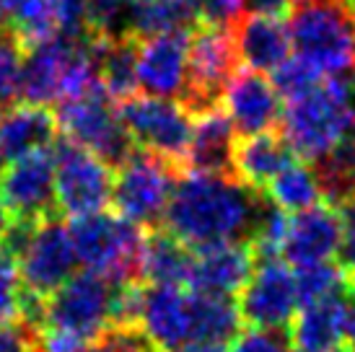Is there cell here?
<instances>
[{
	"mask_svg": "<svg viewBox=\"0 0 355 352\" xmlns=\"http://www.w3.org/2000/svg\"><path fill=\"white\" fill-rule=\"evenodd\" d=\"M265 192L249 189L236 176H179L168 200L164 228L192 252L218 244H247Z\"/></svg>",
	"mask_w": 355,
	"mask_h": 352,
	"instance_id": "cell-1",
	"label": "cell"
},
{
	"mask_svg": "<svg viewBox=\"0 0 355 352\" xmlns=\"http://www.w3.org/2000/svg\"><path fill=\"white\" fill-rule=\"evenodd\" d=\"M280 135L311 164L355 137V88L345 78H322L280 114Z\"/></svg>",
	"mask_w": 355,
	"mask_h": 352,
	"instance_id": "cell-2",
	"label": "cell"
},
{
	"mask_svg": "<svg viewBox=\"0 0 355 352\" xmlns=\"http://www.w3.org/2000/svg\"><path fill=\"white\" fill-rule=\"evenodd\" d=\"M99 88L91 34L80 39L55 37L24 47L19 96L26 104L37 107H50L55 101L65 104L73 98L89 96Z\"/></svg>",
	"mask_w": 355,
	"mask_h": 352,
	"instance_id": "cell-3",
	"label": "cell"
},
{
	"mask_svg": "<svg viewBox=\"0 0 355 352\" xmlns=\"http://www.w3.org/2000/svg\"><path fill=\"white\" fill-rule=\"evenodd\" d=\"M296 58L329 78L355 70V10L347 0H298L291 8Z\"/></svg>",
	"mask_w": 355,
	"mask_h": 352,
	"instance_id": "cell-4",
	"label": "cell"
},
{
	"mask_svg": "<svg viewBox=\"0 0 355 352\" xmlns=\"http://www.w3.org/2000/svg\"><path fill=\"white\" fill-rule=\"evenodd\" d=\"M68 231L78 264L86 267V272L101 274L117 285L140 283L138 262L146 238L140 225L119 215L94 213L73 218Z\"/></svg>",
	"mask_w": 355,
	"mask_h": 352,
	"instance_id": "cell-5",
	"label": "cell"
},
{
	"mask_svg": "<svg viewBox=\"0 0 355 352\" xmlns=\"http://www.w3.org/2000/svg\"><path fill=\"white\" fill-rule=\"evenodd\" d=\"M122 285L94 272L73 274L42 303L40 332H62L91 344L117 322V298Z\"/></svg>",
	"mask_w": 355,
	"mask_h": 352,
	"instance_id": "cell-6",
	"label": "cell"
},
{
	"mask_svg": "<svg viewBox=\"0 0 355 352\" xmlns=\"http://www.w3.org/2000/svg\"><path fill=\"white\" fill-rule=\"evenodd\" d=\"M182 168L150 150L135 153L119 166L112 186V205L119 218L140 228H158L164 223L168 200L174 195Z\"/></svg>",
	"mask_w": 355,
	"mask_h": 352,
	"instance_id": "cell-7",
	"label": "cell"
},
{
	"mask_svg": "<svg viewBox=\"0 0 355 352\" xmlns=\"http://www.w3.org/2000/svg\"><path fill=\"white\" fill-rule=\"evenodd\" d=\"M55 122L62 130L65 140H70L73 146L86 148L89 153L101 158L112 168L122 166L135 153V143L122 125L114 101L104 94V88L94 91L89 96L60 104Z\"/></svg>",
	"mask_w": 355,
	"mask_h": 352,
	"instance_id": "cell-8",
	"label": "cell"
},
{
	"mask_svg": "<svg viewBox=\"0 0 355 352\" xmlns=\"http://www.w3.org/2000/svg\"><path fill=\"white\" fill-rule=\"evenodd\" d=\"M239 55L228 26L200 24L189 37L187 88L179 104L192 117L218 109L228 80L236 76Z\"/></svg>",
	"mask_w": 355,
	"mask_h": 352,
	"instance_id": "cell-9",
	"label": "cell"
},
{
	"mask_svg": "<svg viewBox=\"0 0 355 352\" xmlns=\"http://www.w3.org/2000/svg\"><path fill=\"white\" fill-rule=\"evenodd\" d=\"M16 259L21 290L34 298H50L58 288L76 274V249L65 223L58 215H50L29 228Z\"/></svg>",
	"mask_w": 355,
	"mask_h": 352,
	"instance_id": "cell-10",
	"label": "cell"
},
{
	"mask_svg": "<svg viewBox=\"0 0 355 352\" xmlns=\"http://www.w3.org/2000/svg\"><path fill=\"white\" fill-rule=\"evenodd\" d=\"M132 143L143 150L166 158L179 168L184 166L192 140V114L174 98L130 96L117 107Z\"/></svg>",
	"mask_w": 355,
	"mask_h": 352,
	"instance_id": "cell-11",
	"label": "cell"
},
{
	"mask_svg": "<svg viewBox=\"0 0 355 352\" xmlns=\"http://www.w3.org/2000/svg\"><path fill=\"white\" fill-rule=\"evenodd\" d=\"M55 153V205L70 218L104 213L112 202L114 171L86 148L60 140Z\"/></svg>",
	"mask_w": 355,
	"mask_h": 352,
	"instance_id": "cell-12",
	"label": "cell"
},
{
	"mask_svg": "<svg viewBox=\"0 0 355 352\" xmlns=\"http://www.w3.org/2000/svg\"><path fill=\"white\" fill-rule=\"evenodd\" d=\"M0 202L13 220L37 223L58 215L55 205V153L34 150L10 161L0 174Z\"/></svg>",
	"mask_w": 355,
	"mask_h": 352,
	"instance_id": "cell-13",
	"label": "cell"
},
{
	"mask_svg": "<svg viewBox=\"0 0 355 352\" xmlns=\"http://www.w3.org/2000/svg\"><path fill=\"white\" fill-rule=\"evenodd\" d=\"M298 306L296 274L277 259L259 262L239 295L241 322L257 329H288Z\"/></svg>",
	"mask_w": 355,
	"mask_h": 352,
	"instance_id": "cell-14",
	"label": "cell"
},
{
	"mask_svg": "<svg viewBox=\"0 0 355 352\" xmlns=\"http://www.w3.org/2000/svg\"><path fill=\"white\" fill-rule=\"evenodd\" d=\"M138 86L148 96L182 98L187 88L189 34H156L138 39Z\"/></svg>",
	"mask_w": 355,
	"mask_h": 352,
	"instance_id": "cell-15",
	"label": "cell"
},
{
	"mask_svg": "<svg viewBox=\"0 0 355 352\" xmlns=\"http://www.w3.org/2000/svg\"><path fill=\"white\" fill-rule=\"evenodd\" d=\"M220 101L226 107L223 112L228 114L234 130L244 137L280 127V114H283L280 94L275 91L272 80H267L257 70H236Z\"/></svg>",
	"mask_w": 355,
	"mask_h": 352,
	"instance_id": "cell-16",
	"label": "cell"
},
{
	"mask_svg": "<svg viewBox=\"0 0 355 352\" xmlns=\"http://www.w3.org/2000/svg\"><path fill=\"white\" fill-rule=\"evenodd\" d=\"M138 324L161 352H179L192 342L189 290L177 285L143 288Z\"/></svg>",
	"mask_w": 355,
	"mask_h": 352,
	"instance_id": "cell-17",
	"label": "cell"
},
{
	"mask_svg": "<svg viewBox=\"0 0 355 352\" xmlns=\"http://www.w3.org/2000/svg\"><path fill=\"white\" fill-rule=\"evenodd\" d=\"M340 249V213L332 205H316L288 220L280 254L293 267L329 262Z\"/></svg>",
	"mask_w": 355,
	"mask_h": 352,
	"instance_id": "cell-18",
	"label": "cell"
},
{
	"mask_svg": "<svg viewBox=\"0 0 355 352\" xmlns=\"http://www.w3.org/2000/svg\"><path fill=\"white\" fill-rule=\"evenodd\" d=\"M254 252L247 244H218L195 252L192 290L234 298L254 272Z\"/></svg>",
	"mask_w": 355,
	"mask_h": 352,
	"instance_id": "cell-19",
	"label": "cell"
},
{
	"mask_svg": "<svg viewBox=\"0 0 355 352\" xmlns=\"http://www.w3.org/2000/svg\"><path fill=\"white\" fill-rule=\"evenodd\" d=\"M231 37L236 44L239 60L249 65V70L275 73L291 58V31L280 19L267 16H247L241 13L231 26Z\"/></svg>",
	"mask_w": 355,
	"mask_h": 352,
	"instance_id": "cell-20",
	"label": "cell"
},
{
	"mask_svg": "<svg viewBox=\"0 0 355 352\" xmlns=\"http://www.w3.org/2000/svg\"><path fill=\"white\" fill-rule=\"evenodd\" d=\"M192 122V140H189L184 166L195 174H220L234 176V148H236V130L223 109H210Z\"/></svg>",
	"mask_w": 355,
	"mask_h": 352,
	"instance_id": "cell-21",
	"label": "cell"
},
{
	"mask_svg": "<svg viewBox=\"0 0 355 352\" xmlns=\"http://www.w3.org/2000/svg\"><path fill=\"white\" fill-rule=\"evenodd\" d=\"M347 295H332L316 303H306L291 322V344L298 352H340L345 347Z\"/></svg>",
	"mask_w": 355,
	"mask_h": 352,
	"instance_id": "cell-22",
	"label": "cell"
},
{
	"mask_svg": "<svg viewBox=\"0 0 355 352\" xmlns=\"http://www.w3.org/2000/svg\"><path fill=\"white\" fill-rule=\"evenodd\" d=\"M296 164L293 148L280 132H259L239 140L234 148V176L249 189L262 192L277 174Z\"/></svg>",
	"mask_w": 355,
	"mask_h": 352,
	"instance_id": "cell-23",
	"label": "cell"
},
{
	"mask_svg": "<svg viewBox=\"0 0 355 352\" xmlns=\"http://www.w3.org/2000/svg\"><path fill=\"white\" fill-rule=\"evenodd\" d=\"M195 252L171 236L166 228H150L143 238L138 262L140 283L148 285H189Z\"/></svg>",
	"mask_w": 355,
	"mask_h": 352,
	"instance_id": "cell-24",
	"label": "cell"
},
{
	"mask_svg": "<svg viewBox=\"0 0 355 352\" xmlns=\"http://www.w3.org/2000/svg\"><path fill=\"white\" fill-rule=\"evenodd\" d=\"M58 135V122L47 107L37 104H21L10 107L0 117V148L6 161H16L44 150Z\"/></svg>",
	"mask_w": 355,
	"mask_h": 352,
	"instance_id": "cell-25",
	"label": "cell"
},
{
	"mask_svg": "<svg viewBox=\"0 0 355 352\" xmlns=\"http://www.w3.org/2000/svg\"><path fill=\"white\" fill-rule=\"evenodd\" d=\"M94 37V34H91ZM94 60H96V78L112 101H125L135 96L138 88V39H101L94 37Z\"/></svg>",
	"mask_w": 355,
	"mask_h": 352,
	"instance_id": "cell-26",
	"label": "cell"
},
{
	"mask_svg": "<svg viewBox=\"0 0 355 352\" xmlns=\"http://www.w3.org/2000/svg\"><path fill=\"white\" fill-rule=\"evenodd\" d=\"M202 24L198 0H132V37L189 34Z\"/></svg>",
	"mask_w": 355,
	"mask_h": 352,
	"instance_id": "cell-27",
	"label": "cell"
},
{
	"mask_svg": "<svg viewBox=\"0 0 355 352\" xmlns=\"http://www.w3.org/2000/svg\"><path fill=\"white\" fill-rule=\"evenodd\" d=\"M189 319H192V342L228 344L241 332L239 306L226 295L189 290Z\"/></svg>",
	"mask_w": 355,
	"mask_h": 352,
	"instance_id": "cell-28",
	"label": "cell"
},
{
	"mask_svg": "<svg viewBox=\"0 0 355 352\" xmlns=\"http://www.w3.org/2000/svg\"><path fill=\"white\" fill-rule=\"evenodd\" d=\"M267 197L286 213H304L324 200L314 166L306 164H293L283 174H277L267 184Z\"/></svg>",
	"mask_w": 355,
	"mask_h": 352,
	"instance_id": "cell-29",
	"label": "cell"
},
{
	"mask_svg": "<svg viewBox=\"0 0 355 352\" xmlns=\"http://www.w3.org/2000/svg\"><path fill=\"white\" fill-rule=\"evenodd\" d=\"M296 290H298V303H316L332 295H347L353 293L350 288V272L340 262H322V264H309V267H298L296 270Z\"/></svg>",
	"mask_w": 355,
	"mask_h": 352,
	"instance_id": "cell-30",
	"label": "cell"
},
{
	"mask_svg": "<svg viewBox=\"0 0 355 352\" xmlns=\"http://www.w3.org/2000/svg\"><path fill=\"white\" fill-rule=\"evenodd\" d=\"M89 34L101 39L132 37V0H89Z\"/></svg>",
	"mask_w": 355,
	"mask_h": 352,
	"instance_id": "cell-31",
	"label": "cell"
},
{
	"mask_svg": "<svg viewBox=\"0 0 355 352\" xmlns=\"http://www.w3.org/2000/svg\"><path fill=\"white\" fill-rule=\"evenodd\" d=\"M24 44L10 29H0V117L19 98Z\"/></svg>",
	"mask_w": 355,
	"mask_h": 352,
	"instance_id": "cell-32",
	"label": "cell"
},
{
	"mask_svg": "<svg viewBox=\"0 0 355 352\" xmlns=\"http://www.w3.org/2000/svg\"><path fill=\"white\" fill-rule=\"evenodd\" d=\"M322 78H324V76H319L311 65H306L304 60L288 58L286 62L272 73V86H275V91L286 98V101H291V98H298V96H304L306 91H311Z\"/></svg>",
	"mask_w": 355,
	"mask_h": 352,
	"instance_id": "cell-33",
	"label": "cell"
},
{
	"mask_svg": "<svg viewBox=\"0 0 355 352\" xmlns=\"http://www.w3.org/2000/svg\"><path fill=\"white\" fill-rule=\"evenodd\" d=\"M21 319V280L16 259L0 249V322Z\"/></svg>",
	"mask_w": 355,
	"mask_h": 352,
	"instance_id": "cell-34",
	"label": "cell"
},
{
	"mask_svg": "<svg viewBox=\"0 0 355 352\" xmlns=\"http://www.w3.org/2000/svg\"><path fill=\"white\" fill-rule=\"evenodd\" d=\"M60 37H89V0H50Z\"/></svg>",
	"mask_w": 355,
	"mask_h": 352,
	"instance_id": "cell-35",
	"label": "cell"
},
{
	"mask_svg": "<svg viewBox=\"0 0 355 352\" xmlns=\"http://www.w3.org/2000/svg\"><path fill=\"white\" fill-rule=\"evenodd\" d=\"M291 347V334L288 329H247L239 332L234 340L231 352H288Z\"/></svg>",
	"mask_w": 355,
	"mask_h": 352,
	"instance_id": "cell-36",
	"label": "cell"
},
{
	"mask_svg": "<svg viewBox=\"0 0 355 352\" xmlns=\"http://www.w3.org/2000/svg\"><path fill=\"white\" fill-rule=\"evenodd\" d=\"M40 329L26 322H0V352H37Z\"/></svg>",
	"mask_w": 355,
	"mask_h": 352,
	"instance_id": "cell-37",
	"label": "cell"
},
{
	"mask_svg": "<svg viewBox=\"0 0 355 352\" xmlns=\"http://www.w3.org/2000/svg\"><path fill=\"white\" fill-rule=\"evenodd\" d=\"M340 213V267L347 272H355V200H347L345 205L337 207Z\"/></svg>",
	"mask_w": 355,
	"mask_h": 352,
	"instance_id": "cell-38",
	"label": "cell"
},
{
	"mask_svg": "<svg viewBox=\"0 0 355 352\" xmlns=\"http://www.w3.org/2000/svg\"><path fill=\"white\" fill-rule=\"evenodd\" d=\"M200 19L210 26H231L244 10V0H198Z\"/></svg>",
	"mask_w": 355,
	"mask_h": 352,
	"instance_id": "cell-39",
	"label": "cell"
},
{
	"mask_svg": "<svg viewBox=\"0 0 355 352\" xmlns=\"http://www.w3.org/2000/svg\"><path fill=\"white\" fill-rule=\"evenodd\" d=\"M293 8L291 0H244L247 16H267V19H280Z\"/></svg>",
	"mask_w": 355,
	"mask_h": 352,
	"instance_id": "cell-40",
	"label": "cell"
},
{
	"mask_svg": "<svg viewBox=\"0 0 355 352\" xmlns=\"http://www.w3.org/2000/svg\"><path fill=\"white\" fill-rule=\"evenodd\" d=\"M24 0H0V29H10Z\"/></svg>",
	"mask_w": 355,
	"mask_h": 352,
	"instance_id": "cell-41",
	"label": "cell"
},
{
	"mask_svg": "<svg viewBox=\"0 0 355 352\" xmlns=\"http://www.w3.org/2000/svg\"><path fill=\"white\" fill-rule=\"evenodd\" d=\"M345 344L355 347V293L347 298V319H345Z\"/></svg>",
	"mask_w": 355,
	"mask_h": 352,
	"instance_id": "cell-42",
	"label": "cell"
},
{
	"mask_svg": "<svg viewBox=\"0 0 355 352\" xmlns=\"http://www.w3.org/2000/svg\"><path fill=\"white\" fill-rule=\"evenodd\" d=\"M179 352H231L223 342H192Z\"/></svg>",
	"mask_w": 355,
	"mask_h": 352,
	"instance_id": "cell-43",
	"label": "cell"
},
{
	"mask_svg": "<svg viewBox=\"0 0 355 352\" xmlns=\"http://www.w3.org/2000/svg\"><path fill=\"white\" fill-rule=\"evenodd\" d=\"M10 223H13V218H10V213L6 210V205L0 202V246H3V238H6V234H8Z\"/></svg>",
	"mask_w": 355,
	"mask_h": 352,
	"instance_id": "cell-44",
	"label": "cell"
},
{
	"mask_svg": "<svg viewBox=\"0 0 355 352\" xmlns=\"http://www.w3.org/2000/svg\"><path fill=\"white\" fill-rule=\"evenodd\" d=\"M3 168H6V156H3V148H0V174H3Z\"/></svg>",
	"mask_w": 355,
	"mask_h": 352,
	"instance_id": "cell-45",
	"label": "cell"
},
{
	"mask_svg": "<svg viewBox=\"0 0 355 352\" xmlns=\"http://www.w3.org/2000/svg\"><path fill=\"white\" fill-rule=\"evenodd\" d=\"M350 288H353V293H355V272L350 274Z\"/></svg>",
	"mask_w": 355,
	"mask_h": 352,
	"instance_id": "cell-46",
	"label": "cell"
},
{
	"mask_svg": "<svg viewBox=\"0 0 355 352\" xmlns=\"http://www.w3.org/2000/svg\"><path fill=\"white\" fill-rule=\"evenodd\" d=\"M347 3H350V8H353V10H355V0H347Z\"/></svg>",
	"mask_w": 355,
	"mask_h": 352,
	"instance_id": "cell-47",
	"label": "cell"
},
{
	"mask_svg": "<svg viewBox=\"0 0 355 352\" xmlns=\"http://www.w3.org/2000/svg\"><path fill=\"white\" fill-rule=\"evenodd\" d=\"M83 352H94V350H91V347H86V350H83Z\"/></svg>",
	"mask_w": 355,
	"mask_h": 352,
	"instance_id": "cell-48",
	"label": "cell"
},
{
	"mask_svg": "<svg viewBox=\"0 0 355 352\" xmlns=\"http://www.w3.org/2000/svg\"><path fill=\"white\" fill-rule=\"evenodd\" d=\"M291 3H293V6H296V3H298V0H291Z\"/></svg>",
	"mask_w": 355,
	"mask_h": 352,
	"instance_id": "cell-49",
	"label": "cell"
}]
</instances>
